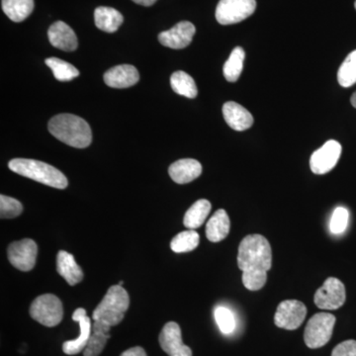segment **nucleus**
<instances>
[{
	"label": "nucleus",
	"mask_w": 356,
	"mask_h": 356,
	"mask_svg": "<svg viewBox=\"0 0 356 356\" xmlns=\"http://www.w3.org/2000/svg\"><path fill=\"white\" fill-rule=\"evenodd\" d=\"M199 242H200V238L197 232L188 229L175 236L170 243V248L172 252L182 254V252H189L195 250L198 247Z\"/></svg>",
	"instance_id": "28"
},
{
	"label": "nucleus",
	"mask_w": 356,
	"mask_h": 356,
	"mask_svg": "<svg viewBox=\"0 0 356 356\" xmlns=\"http://www.w3.org/2000/svg\"><path fill=\"white\" fill-rule=\"evenodd\" d=\"M46 65L53 72L54 76L58 81H70L79 76V70L70 63L65 62L58 58H49L44 60Z\"/></svg>",
	"instance_id": "27"
},
{
	"label": "nucleus",
	"mask_w": 356,
	"mask_h": 356,
	"mask_svg": "<svg viewBox=\"0 0 356 356\" xmlns=\"http://www.w3.org/2000/svg\"><path fill=\"white\" fill-rule=\"evenodd\" d=\"M332 356H356V341H343L332 350Z\"/></svg>",
	"instance_id": "33"
},
{
	"label": "nucleus",
	"mask_w": 356,
	"mask_h": 356,
	"mask_svg": "<svg viewBox=\"0 0 356 356\" xmlns=\"http://www.w3.org/2000/svg\"><path fill=\"white\" fill-rule=\"evenodd\" d=\"M140 81V74L134 65H120L107 70L104 81L112 88H128Z\"/></svg>",
	"instance_id": "15"
},
{
	"label": "nucleus",
	"mask_w": 356,
	"mask_h": 356,
	"mask_svg": "<svg viewBox=\"0 0 356 356\" xmlns=\"http://www.w3.org/2000/svg\"><path fill=\"white\" fill-rule=\"evenodd\" d=\"M348 209L343 207H337L332 213L331 222H330V229L334 235H339L346 231V227L348 224Z\"/></svg>",
	"instance_id": "32"
},
{
	"label": "nucleus",
	"mask_w": 356,
	"mask_h": 356,
	"mask_svg": "<svg viewBox=\"0 0 356 356\" xmlns=\"http://www.w3.org/2000/svg\"><path fill=\"white\" fill-rule=\"evenodd\" d=\"M229 228H231V222L226 211L218 210L206 225V236L210 242H221L229 235Z\"/></svg>",
	"instance_id": "21"
},
{
	"label": "nucleus",
	"mask_w": 356,
	"mask_h": 356,
	"mask_svg": "<svg viewBox=\"0 0 356 356\" xmlns=\"http://www.w3.org/2000/svg\"><path fill=\"white\" fill-rule=\"evenodd\" d=\"M170 86L175 93L191 99L198 95L195 81L188 74L182 70L173 72L172 76H170Z\"/></svg>",
	"instance_id": "25"
},
{
	"label": "nucleus",
	"mask_w": 356,
	"mask_h": 356,
	"mask_svg": "<svg viewBox=\"0 0 356 356\" xmlns=\"http://www.w3.org/2000/svg\"><path fill=\"white\" fill-rule=\"evenodd\" d=\"M48 127L56 139L76 149L88 147L92 140L90 126L76 115H57L49 122Z\"/></svg>",
	"instance_id": "2"
},
{
	"label": "nucleus",
	"mask_w": 356,
	"mask_h": 356,
	"mask_svg": "<svg viewBox=\"0 0 356 356\" xmlns=\"http://www.w3.org/2000/svg\"><path fill=\"white\" fill-rule=\"evenodd\" d=\"M132 1L135 2V3L140 4V6L147 7L154 6L158 0H132Z\"/></svg>",
	"instance_id": "35"
},
{
	"label": "nucleus",
	"mask_w": 356,
	"mask_h": 356,
	"mask_svg": "<svg viewBox=\"0 0 356 356\" xmlns=\"http://www.w3.org/2000/svg\"><path fill=\"white\" fill-rule=\"evenodd\" d=\"M273 266L270 243L261 235L245 236L238 252V266L242 270L243 284L250 291L266 285L267 273Z\"/></svg>",
	"instance_id": "1"
},
{
	"label": "nucleus",
	"mask_w": 356,
	"mask_h": 356,
	"mask_svg": "<svg viewBox=\"0 0 356 356\" xmlns=\"http://www.w3.org/2000/svg\"><path fill=\"white\" fill-rule=\"evenodd\" d=\"M57 270L62 277L70 285L79 284L83 280V271L76 264L74 255L65 250H60L57 257Z\"/></svg>",
	"instance_id": "19"
},
{
	"label": "nucleus",
	"mask_w": 356,
	"mask_h": 356,
	"mask_svg": "<svg viewBox=\"0 0 356 356\" xmlns=\"http://www.w3.org/2000/svg\"><path fill=\"white\" fill-rule=\"evenodd\" d=\"M215 318L220 331L224 334H232L236 329V318L233 312L225 307H218L215 310Z\"/></svg>",
	"instance_id": "30"
},
{
	"label": "nucleus",
	"mask_w": 356,
	"mask_h": 356,
	"mask_svg": "<svg viewBox=\"0 0 356 356\" xmlns=\"http://www.w3.org/2000/svg\"><path fill=\"white\" fill-rule=\"evenodd\" d=\"M38 247L31 238L14 242L7 248L8 261L21 271H30L36 266Z\"/></svg>",
	"instance_id": "10"
},
{
	"label": "nucleus",
	"mask_w": 356,
	"mask_h": 356,
	"mask_svg": "<svg viewBox=\"0 0 356 356\" xmlns=\"http://www.w3.org/2000/svg\"><path fill=\"white\" fill-rule=\"evenodd\" d=\"M355 9H356V1H355Z\"/></svg>",
	"instance_id": "38"
},
{
	"label": "nucleus",
	"mask_w": 356,
	"mask_h": 356,
	"mask_svg": "<svg viewBox=\"0 0 356 356\" xmlns=\"http://www.w3.org/2000/svg\"><path fill=\"white\" fill-rule=\"evenodd\" d=\"M2 10L13 22H22L34 10V0H2Z\"/></svg>",
	"instance_id": "23"
},
{
	"label": "nucleus",
	"mask_w": 356,
	"mask_h": 356,
	"mask_svg": "<svg viewBox=\"0 0 356 356\" xmlns=\"http://www.w3.org/2000/svg\"><path fill=\"white\" fill-rule=\"evenodd\" d=\"M307 315V308L298 300H285L281 302L274 316V324L280 329L293 330L298 329L303 324Z\"/></svg>",
	"instance_id": "9"
},
{
	"label": "nucleus",
	"mask_w": 356,
	"mask_h": 356,
	"mask_svg": "<svg viewBox=\"0 0 356 356\" xmlns=\"http://www.w3.org/2000/svg\"><path fill=\"white\" fill-rule=\"evenodd\" d=\"M23 206L19 201L8 196H0V217L1 219H13L20 216Z\"/></svg>",
	"instance_id": "31"
},
{
	"label": "nucleus",
	"mask_w": 356,
	"mask_h": 356,
	"mask_svg": "<svg viewBox=\"0 0 356 356\" xmlns=\"http://www.w3.org/2000/svg\"><path fill=\"white\" fill-rule=\"evenodd\" d=\"M350 102L351 105L356 108V91L353 93V96H351Z\"/></svg>",
	"instance_id": "36"
},
{
	"label": "nucleus",
	"mask_w": 356,
	"mask_h": 356,
	"mask_svg": "<svg viewBox=\"0 0 356 356\" xmlns=\"http://www.w3.org/2000/svg\"><path fill=\"white\" fill-rule=\"evenodd\" d=\"M196 33L195 26L189 21H181L172 29L159 35V43L168 48L180 50L191 44Z\"/></svg>",
	"instance_id": "12"
},
{
	"label": "nucleus",
	"mask_w": 356,
	"mask_h": 356,
	"mask_svg": "<svg viewBox=\"0 0 356 356\" xmlns=\"http://www.w3.org/2000/svg\"><path fill=\"white\" fill-rule=\"evenodd\" d=\"M341 146L337 140H330L313 153L310 159V168L315 175H325L331 172L341 158Z\"/></svg>",
	"instance_id": "11"
},
{
	"label": "nucleus",
	"mask_w": 356,
	"mask_h": 356,
	"mask_svg": "<svg viewBox=\"0 0 356 356\" xmlns=\"http://www.w3.org/2000/svg\"><path fill=\"white\" fill-rule=\"evenodd\" d=\"M121 356H147L146 351L140 346H136V348H129V350L124 351Z\"/></svg>",
	"instance_id": "34"
},
{
	"label": "nucleus",
	"mask_w": 356,
	"mask_h": 356,
	"mask_svg": "<svg viewBox=\"0 0 356 356\" xmlns=\"http://www.w3.org/2000/svg\"><path fill=\"white\" fill-rule=\"evenodd\" d=\"M48 37L51 46L62 51H76L79 46L76 33L63 21H57L51 26Z\"/></svg>",
	"instance_id": "16"
},
{
	"label": "nucleus",
	"mask_w": 356,
	"mask_h": 356,
	"mask_svg": "<svg viewBox=\"0 0 356 356\" xmlns=\"http://www.w3.org/2000/svg\"><path fill=\"white\" fill-rule=\"evenodd\" d=\"M30 316L44 327H56L64 317L62 301L53 294H44L33 301Z\"/></svg>",
	"instance_id": "5"
},
{
	"label": "nucleus",
	"mask_w": 356,
	"mask_h": 356,
	"mask_svg": "<svg viewBox=\"0 0 356 356\" xmlns=\"http://www.w3.org/2000/svg\"><path fill=\"white\" fill-rule=\"evenodd\" d=\"M111 325L106 324L102 320L95 321L92 325L90 339L88 346L84 348V356H99L104 350L107 341L110 339V330Z\"/></svg>",
	"instance_id": "20"
},
{
	"label": "nucleus",
	"mask_w": 356,
	"mask_h": 356,
	"mask_svg": "<svg viewBox=\"0 0 356 356\" xmlns=\"http://www.w3.org/2000/svg\"><path fill=\"white\" fill-rule=\"evenodd\" d=\"M123 15L112 7L100 6L95 11L96 27L102 31L114 33L123 24Z\"/></svg>",
	"instance_id": "22"
},
{
	"label": "nucleus",
	"mask_w": 356,
	"mask_h": 356,
	"mask_svg": "<svg viewBox=\"0 0 356 356\" xmlns=\"http://www.w3.org/2000/svg\"><path fill=\"white\" fill-rule=\"evenodd\" d=\"M255 8V0H220L216 19L222 25L236 24L252 16Z\"/></svg>",
	"instance_id": "7"
},
{
	"label": "nucleus",
	"mask_w": 356,
	"mask_h": 356,
	"mask_svg": "<svg viewBox=\"0 0 356 356\" xmlns=\"http://www.w3.org/2000/svg\"><path fill=\"white\" fill-rule=\"evenodd\" d=\"M211 203L206 199L196 201L185 213L184 219V226L189 229H198L202 226L211 212Z\"/></svg>",
	"instance_id": "24"
},
{
	"label": "nucleus",
	"mask_w": 356,
	"mask_h": 356,
	"mask_svg": "<svg viewBox=\"0 0 356 356\" xmlns=\"http://www.w3.org/2000/svg\"><path fill=\"white\" fill-rule=\"evenodd\" d=\"M225 121L233 130H248L254 124V117L245 107L234 102H226L222 106Z\"/></svg>",
	"instance_id": "17"
},
{
	"label": "nucleus",
	"mask_w": 356,
	"mask_h": 356,
	"mask_svg": "<svg viewBox=\"0 0 356 356\" xmlns=\"http://www.w3.org/2000/svg\"><path fill=\"white\" fill-rule=\"evenodd\" d=\"M245 57V51L241 47H236L232 51L231 55H229L228 60L225 63L224 69H222L225 79L229 83H236L240 79L243 69Z\"/></svg>",
	"instance_id": "26"
},
{
	"label": "nucleus",
	"mask_w": 356,
	"mask_h": 356,
	"mask_svg": "<svg viewBox=\"0 0 356 356\" xmlns=\"http://www.w3.org/2000/svg\"><path fill=\"white\" fill-rule=\"evenodd\" d=\"M159 341L161 348L170 356H192L191 348L182 341L181 330L177 323H168L161 330Z\"/></svg>",
	"instance_id": "13"
},
{
	"label": "nucleus",
	"mask_w": 356,
	"mask_h": 356,
	"mask_svg": "<svg viewBox=\"0 0 356 356\" xmlns=\"http://www.w3.org/2000/svg\"><path fill=\"white\" fill-rule=\"evenodd\" d=\"M168 173L175 184H186L200 177L202 165L196 159H179L170 166Z\"/></svg>",
	"instance_id": "18"
},
{
	"label": "nucleus",
	"mask_w": 356,
	"mask_h": 356,
	"mask_svg": "<svg viewBox=\"0 0 356 356\" xmlns=\"http://www.w3.org/2000/svg\"><path fill=\"white\" fill-rule=\"evenodd\" d=\"M124 284V281H120V282H119V284L118 285H120V286H122V285Z\"/></svg>",
	"instance_id": "37"
},
{
	"label": "nucleus",
	"mask_w": 356,
	"mask_h": 356,
	"mask_svg": "<svg viewBox=\"0 0 356 356\" xmlns=\"http://www.w3.org/2000/svg\"><path fill=\"white\" fill-rule=\"evenodd\" d=\"M346 299L343 283L337 278L329 277L316 292L314 302L318 308L323 310H337L343 305Z\"/></svg>",
	"instance_id": "8"
},
{
	"label": "nucleus",
	"mask_w": 356,
	"mask_h": 356,
	"mask_svg": "<svg viewBox=\"0 0 356 356\" xmlns=\"http://www.w3.org/2000/svg\"><path fill=\"white\" fill-rule=\"evenodd\" d=\"M337 81L343 88H350L356 83V50L343 60L337 72Z\"/></svg>",
	"instance_id": "29"
},
{
	"label": "nucleus",
	"mask_w": 356,
	"mask_h": 356,
	"mask_svg": "<svg viewBox=\"0 0 356 356\" xmlns=\"http://www.w3.org/2000/svg\"><path fill=\"white\" fill-rule=\"evenodd\" d=\"M336 325V317L329 313H318L307 323L304 341L310 348H320L329 343Z\"/></svg>",
	"instance_id": "6"
},
{
	"label": "nucleus",
	"mask_w": 356,
	"mask_h": 356,
	"mask_svg": "<svg viewBox=\"0 0 356 356\" xmlns=\"http://www.w3.org/2000/svg\"><path fill=\"white\" fill-rule=\"evenodd\" d=\"M130 306L128 292L120 285L109 288L104 298L93 311V321L102 320L111 327L120 324Z\"/></svg>",
	"instance_id": "4"
},
{
	"label": "nucleus",
	"mask_w": 356,
	"mask_h": 356,
	"mask_svg": "<svg viewBox=\"0 0 356 356\" xmlns=\"http://www.w3.org/2000/svg\"><path fill=\"white\" fill-rule=\"evenodd\" d=\"M72 320L77 322L81 327V334L76 339L67 341L63 344V351L67 355H76L84 350L88 346L92 332L90 318L86 315V311L83 308H79L74 311Z\"/></svg>",
	"instance_id": "14"
},
{
	"label": "nucleus",
	"mask_w": 356,
	"mask_h": 356,
	"mask_svg": "<svg viewBox=\"0 0 356 356\" xmlns=\"http://www.w3.org/2000/svg\"><path fill=\"white\" fill-rule=\"evenodd\" d=\"M8 166L17 175L54 188L65 189L69 185L64 173L43 161L30 159H14L9 161Z\"/></svg>",
	"instance_id": "3"
}]
</instances>
